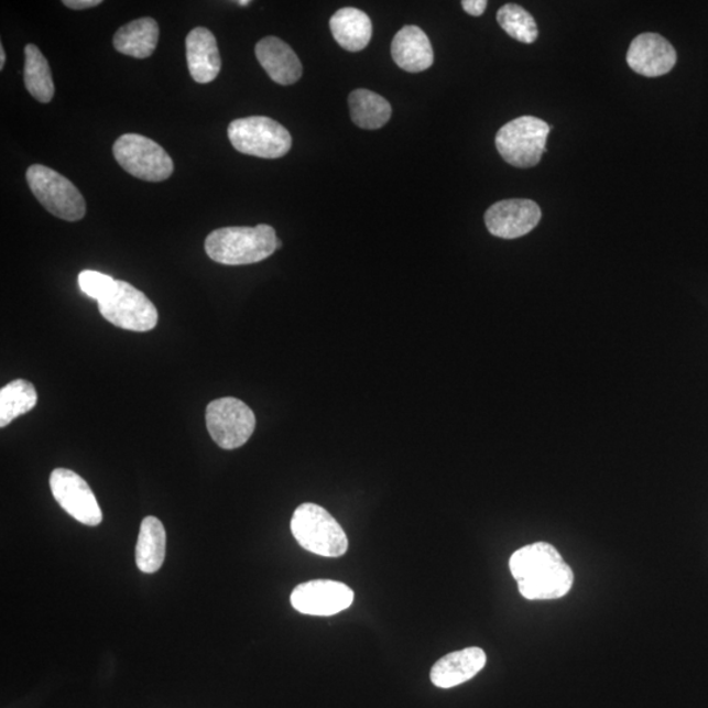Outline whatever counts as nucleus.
<instances>
[{"label": "nucleus", "instance_id": "4468645a", "mask_svg": "<svg viewBox=\"0 0 708 708\" xmlns=\"http://www.w3.org/2000/svg\"><path fill=\"white\" fill-rule=\"evenodd\" d=\"M486 663V652L479 647L451 652L433 665L431 680L442 689H451L476 677Z\"/></svg>", "mask_w": 708, "mask_h": 708}, {"label": "nucleus", "instance_id": "aec40b11", "mask_svg": "<svg viewBox=\"0 0 708 708\" xmlns=\"http://www.w3.org/2000/svg\"><path fill=\"white\" fill-rule=\"evenodd\" d=\"M167 535L161 520L149 515L141 522L135 563L144 574H155L166 559Z\"/></svg>", "mask_w": 708, "mask_h": 708}, {"label": "nucleus", "instance_id": "a211bd4d", "mask_svg": "<svg viewBox=\"0 0 708 708\" xmlns=\"http://www.w3.org/2000/svg\"><path fill=\"white\" fill-rule=\"evenodd\" d=\"M333 36L342 50L360 52L366 50L373 34V24L366 12L346 7L329 20Z\"/></svg>", "mask_w": 708, "mask_h": 708}, {"label": "nucleus", "instance_id": "ddd939ff", "mask_svg": "<svg viewBox=\"0 0 708 708\" xmlns=\"http://www.w3.org/2000/svg\"><path fill=\"white\" fill-rule=\"evenodd\" d=\"M677 53L668 40L656 33H643L632 40L628 52V64L638 74L657 78L672 72Z\"/></svg>", "mask_w": 708, "mask_h": 708}, {"label": "nucleus", "instance_id": "423d86ee", "mask_svg": "<svg viewBox=\"0 0 708 708\" xmlns=\"http://www.w3.org/2000/svg\"><path fill=\"white\" fill-rule=\"evenodd\" d=\"M26 182L34 197L54 217L68 222L86 216V199L65 176L46 166L34 164L26 171Z\"/></svg>", "mask_w": 708, "mask_h": 708}, {"label": "nucleus", "instance_id": "20e7f679", "mask_svg": "<svg viewBox=\"0 0 708 708\" xmlns=\"http://www.w3.org/2000/svg\"><path fill=\"white\" fill-rule=\"evenodd\" d=\"M227 134L239 153L264 160H279L292 149L291 133L270 117L252 116L233 120Z\"/></svg>", "mask_w": 708, "mask_h": 708}, {"label": "nucleus", "instance_id": "393cba45", "mask_svg": "<svg viewBox=\"0 0 708 708\" xmlns=\"http://www.w3.org/2000/svg\"><path fill=\"white\" fill-rule=\"evenodd\" d=\"M115 283L116 280L108 276V274L95 271H84L78 276L80 291L88 295L89 298L98 302L106 297Z\"/></svg>", "mask_w": 708, "mask_h": 708}, {"label": "nucleus", "instance_id": "9d476101", "mask_svg": "<svg viewBox=\"0 0 708 708\" xmlns=\"http://www.w3.org/2000/svg\"><path fill=\"white\" fill-rule=\"evenodd\" d=\"M50 483L54 499L73 519L87 526L101 524L102 513L98 500L77 472L56 469L51 473Z\"/></svg>", "mask_w": 708, "mask_h": 708}, {"label": "nucleus", "instance_id": "b1692460", "mask_svg": "<svg viewBox=\"0 0 708 708\" xmlns=\"http://www.w3.org/2000/svg\"><path fill=\"white\" fill-rule=\"evenodd\" d=\"M498 22L514 40L533 44L538 39L537 23L525 9L518 4H505L498 12Z\"/></svg>", "mask_w": 708, "mask_h": 708}, {"label": "nucleus", "instance_id": "c85d7f7f", "mask_svg": "<svg viewBox=\"0 0 708 708\" xmlns=\"http://www.w3.org/2000/svg\"><path fill=\"white\" fill-rule=\"evenodd\" d=\"M237 4L240 6V7H247V6H250L251 2H250V0H242V2H237Z\"/></svg>", "mask_w": 708, "mask_h": 708}, {"label": "nucleus", "instance_id": "6ab92c4d", "mask_svg": "<svg viewBox=\"0 0 708 708\" xmlns=\"http://www.w3.org/2000/svg\"><path fill=\"white\" fill-rule=\"evenodd\" d=\"M160 25L153 18H142L121 26L113 37L115 50L126 56L144 59L155 52Z\"/></svg>", "mask_w": 708, "mask_h": 708}, {"label": "nucleus", "instance_id": "cd10ccee", "mask_svg": "<svg viewBox=\"0 0 708 708\" xmlns=\"http://www.w3.org/2000/svg\"><path fill=\"white\" fill-rule=\"evenodd\" d=\"M4 65H6V52H4L3 45H0V70H2Z\"/></svg>", "mask_w": 708, "mask_h": 708}, {"label": "nucleus", "instance_id": "f03ea898", "mask_svg": "<svg viewBox=\"0 0 708 708\" xmlns=\"http://www.w3.org/2000/svg\"><path fill=\"white\" fill-rule=\"evenodd\" d=\"M281 249L276 230L272 226L224 227L209 233L205 251L216 263L247 265L263 261Z\"/></svg>", "mask_w": 708, "mask_h": 708}, {"label": "nucleus", "instance_id": "1a4fd4ad", "mask_svg": "<svg viewBox=\"0 0 708 708\" xmlns=\"http://www.w3.org/2000/svg\"><path fill=\"white\" fill-rule=\"evenodd\" d=\"M206 426L219 448L233 450L243 446L257 426L253 411L237 397H221L206 407Z\"/></svg>", "mask_w": 708, "mask_h": 708}, {"label": "nucleus", "instance_id": "5701e85b", "mask_svg": "<svg viewBox=\"0 0 708 708\" xmlns=\"http://www.w3.org/2000/svg\"><path fill=\"white\" fill-rule=\"evenodd\" d=\"M39 402L37 391L30 381L15 380L0 390V428L26 414Z\"/></svg>", "mask_w": 708, "mask_h": 708}, {"label": "nucleus", "instance_id": "f3484780", "mask_svg": "<svg viewBox=\"0 0 708 708\" xmlns=\"http://www.w3.org/2000/svg\"><path fill=\"white\" fill-rule=\"evenodd\" d=\"M391 54L395 64L409 73L428 70L435 61L428 36L415 25H405L395 34Z\"/></svg>", "mask_w": 708, "mask_h": 708}, {"label": "nucleus", "instance_id": "9b49d317", "mask_svg": "<svg viewBox=\"0 0 708 708\" xmlns=\"http://www.w3.org/2000/svg\"><path fill=\"white\" fill-rule=\"evenodd\" d=\"M355 601L353 590L334 580L299 584L291 596L293 608L302 614L329 617L347 610Z\"/></svg>", "mask_w": 708, "mask_h": 708}, {"label": "nucleus", "instance_id": "dca6fc26", "mask_svg": "<svg viewBox=\"0 0 708 708\" xmlns=\"http://www.w3.org/2000/svg\"><path fill=\"white\" fill-rule=\"evenodd\" d=\"M185 46L190 77L201 85L215 80L222 67L215 34L204 26H198L189 32Z\"/></svg>", "mask_w": 708, "mask_h": 708}, {"label": "nucleus", "instance_id": "bb28decb", "mask_svg": "<svg viewBox=\"0 0 708 708\" xmlns=\"http://www.w3.org/2000/svg\"><path fill=\"white\" fill-rule=\"evenodd\" d=\"M62 3L72 10H87L100 6L102 2L101 0H65Z\"/></svg>", "mask_w": 708, "mask_h": 708}, {"label": "nucleus", "instance_id": "7ed1b4c3", "mask_svg": "<svg viewBox=\"0 0 708 708\" xmlns=\"http://www.w3.org/2000/svg\"><path fill=\"white\" fill-rule=\"evenodd\" d=\"M295 541L302 547L326 558H339L347 553L348 538L339 522L325 508L313 503L295 510L291 522Z\"/></svg>", "mask_w": 708, "mask_h": 708}, {"label": "nucleus", "instance_id": "6e6552de", "mask_svg": "<svg viewBox=\"0 0 708 708\" xmlns=\"http://www.w3.org/2000/svg\"><path fill=\"white\" fill-rule=\"evenodd\" d=\"M98 305L100 314L116 327L134 333H148L156 327L157 312L153 302L127 281L116 280Z\"/></svg>", "mask_w": 708, "mask_h": 708}, {"label": "nucleus", "instance_id": "4be33fe9", "mask_svg": "<svg viewBox=\"0 0 708 708\" xmlns=\"http://www.w3.org/2000/svg\"><path fill=\"white\" fill-rule=\"evenodd\" d=\"M24 85L40 102H51L56 92L50 64L36 45L25 46Z\"/></svg>", "mask_w": 708, "mask_h": 708}, {"label": "nucleus", "instance_id": "412c9836", "mask_svg": "<svg viewBox=\"0 0 708 708\" xmlns=\"http://www.w3.org/2000/svg\"><path fill=\"white\" fill-rule=\"evenodd\" d=\"M350 117L357 127L367 130H377L386 126L393 108L390 102L369 89H356L349 95Z\"/></svg>", "mask_w": 708, "mask_h": 708}, {"label": "nucleus", "instance_id": "39448f33", "mask_svg": "<svg viewBox=\"0 0 708 708\" xmlns=\"http://www.w3.org/2000/svg\"><path fill=\"white\" fill-rule=\"evenodd\" d=\"M548 123L533 116H522L505 123L497 134V148L507 163L519 168L537 166L546 151Z\"/></svg>", "mask_w": 708, "mask_h": 708}, {"label": "nucleus", "instance_id": "a878e982", "mask_svg": "<svg viewBox=\"0 0 708 708\" xmlns=\"http://www.w3.org/2000/svg\"><path fill=\"white\" fill-rule=\"evenodd\" d=\"M486 0H464V10L471 17H480L487 9Z\"/></svg>", "mask_w": 708, "mask_h": 708}, {"label": "nucleus", "instance_id": "0eeeda50", "mask_svg": "<svg viewBox=\"0 0 708 708\" xmlns=\"http://www.w3.org/2000/svg\"><path fill=\"white\" fill-rule=\"evenodd\" d=\"M117 163L144 182L160 183L174 174V161L160 144L141 134H123L113 144Z\"/></svg>", "mask_w": 708, "mask_h": 708}, {"label": "nucleus", "instance_id": "f8f14e48", "mask_svg": "<svg viewBox=\"0 0 708 708\" xmlns=\"http://www.w3.org/2000/svg\"><path fill=\"white\" fill-rule=\"evenodd\" d=\"M542 211L532 199L513 198L493 204L484 221L493 237L515 239L526 236L540 224Z\"/></svg>", "mask_w": 708, "mask_h": 708}, {"label": "nucleus", "instance_id": "f257e3e1", "mask_svg": "<svg viewBox=\"0 0 708 708\" xmlns=\"http://www.w3.org/2000/svg\"><path fill=\"white\" fill-rule=\"evenodd\" d=\"M511 573L522 597L531 601L558 600L568 595L575 575L558 548L546 542L518 549L510 560Z\"/></svg>", "mask_w": 708, "mask_h": 708}, {"label": "nucleus", "instance_id": "2eb2a0df", "mask_svg": "<svg viewBox=\"0 0 708 708\" xmlns=\"http://www.w3.org/2000/svg\"><path fill=\"white\" fill-rule=\"evenodd\" d=\"M255 53L259 64L281 86L297 84L304 73L297 54L279 37L260 40Z\"/></svg>", "mask_w": 708, "mask_h": 708}]
</instances>
